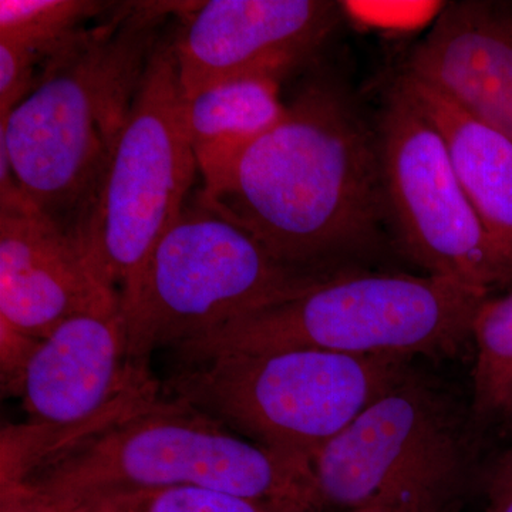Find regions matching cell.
Returning a JSON list of instances; mask_svg holds the SVG:
<instances>
[{"mask_svg": "<svg viewBox=\"0 0 512 512\" xmlns=\"http://www.w3.org/2000/svg\"><path fill=\"white\" fill-rule=\"evenodd\" d=\"M111 6L92 0H0V39L25 47L46 63L76 42L87 20Z\"/></svg>", "mask_w": 512, "mask_h": 512, "instance_id": "obj_17", "label": "cell"}, {"mask_svg": "<svg viewBox=\"0 0 512 512\" xmlns=\"http://www.w3.org/2000/svg\"><path fill=\"white\" fill-rule=\"evenodd\" d=\"M485 512H512V464L495 481L490 504Z\"/></svg>", "mask_w": 512, "mask_h": 512, "instance_id": "obj_22", "label": "cell"}, {"mask_svg": "<svg viewBox=\"0 0 512 512\" xmlns=\"http://www.w3.org/2000/svg\"><path fill=\"white\" fill-rule=\"evenodd\" d=\"M404 72L512 140V3L443 6Z\"/></svg>", "mask_w": 512, "mask_h": 512, "instance_id": "obj_13", "label": "cell"}, {"mask_svg": "<svg viewBox=\"0 0 512 512\" xmlns=\"http://www.w3.org/2000/svg\"><path fill=\"white\" fill-rule=\"evenodd\" d=\"M28 421L2 431L0 485L22 484L83 441L158 402L131 362L121 306L66 320L42 339L22 396Z\"/></svg>", "mask_w": 512, "mask_h": 512, "instance_id": "obj_9", "label": "cell"}, {"mask_svg": "<svg viewBox=\"0 0 512 512\" xmlns=\"http://www.w3.org/2000/svg\"><path fill=\"white\" fill-rule=\"evenodd\" d=\"M198 171L173 40L154 47L82 239L94 275L121 298L185 208Z\"/></svg>", "mask_w": 512, "mask_h": 512, "instance_id": "obj_8", "label": "cell"}, {"mask_svg": "<svg viewBox=\"0 0 512 512\" xmlns=\"http://www.w3.org/2000/svg\"><path fill=\"white\" fill-rule=\"evenodd\" d=\"M181 3L117 6L45 63L36 86L6 119L0 143L20 188L74 241L92 220L158 23Z\"/></svg>", "mask_w": 512, "mask_h": 512, "instance_id": "obj_2", "label": "cell"}, {"mask_svg": "<svg viewBox=\"0 0 512 512\" xmlns=\"http://www.w3.org/2000/svg\"><path fill=\"white\" fill-rule=\"evenodd\" d=\"M276 261L305 274L366 271L384 247L375 126L345 86L313 80L284 119L200 192Z\"/></svg>", "mask_w": 512, "mask_h": 512, "instance_id": "obj_1", "label": "cell"}, {"mask_svg": "<svg viewBox=\"0 0 512 512\" xmlns=\"http://www.w3.org/2000/svg\"><path fill=\"white\" fill-rule=\"evenodd\" d=\"M396 82L437 127L461 187L488 234L512 258V140L403 72Z\"/></svg>", "mask_w": 512, "mask_h": 512, "instance_id": "obj_14", "label": "cell"}, {"mask_svg": "<svg viewBox=\"0 0 512 512\" xmlns=\"http://www.w3.org/2000/svg\"><path fill=\"white\" fill-rule=\"evenodd\" d=\"M70 512H90V507L89 505H84V507L76 508V510Z\"/></svg>", "mask_w": 512, "mask_h": 512, "instance_id": "obj_25", "label": "cell"}, {"mask_svg": "<svg viewBox=\"0 0 512 512\" xmlns=\"http://www.w3.org/2000/svg\"><path fill=\"white\" fill-rule=\"evenodd\" d=\"M461 511H463V500L457 501V503L450 505V507H448L447 510L444 512H461Z\"/></svg>", "mask_w": 512, "mask_h": 512, "instance_id": "obj_24", "label": "cell"}, {"mask_svg": "<svg viewBox=\"0 0 512 512\" xmlns=\"http://www.w3.org/2000/svg\"><path fill=\"white\" fill-rule=\"evenodd\" d=\"M375 130L387 227L402 254L483 295L512 285L511 256L478 218L439 130L396 80Z\"/></svg>", "mask_w": 512, "mask_h": 512, "instance_id": "obj_10", "label": "cell"}, {"mask_svg": "<svg viewBox=\"0 0 512 512\" xmlns=\"http://www.w3.org/2000/svg\"><path fill=\"white\" fill-rule=\"evenodd\" d=\"M90 512H281L271 505L192 485L130 488L100 495Z\"/></svg>", "mask_w": 512, "mask_h": 512, "instance_id": "obj_18", "label": "cell"}, {"mask_svg": "<svg viewBox=\"0 0 512 512\" xmlns=\"http://www.w3.org/2000/svg\"><path fill=\"white\" fill-rule=\"evenodd\" d=\"M77 508L130 488H210L281 512H326L312 464L235 436L224 423L181 402H156L121 420L28 481Z\"/></svg>", "mask_w": 512, "mask_h": 512, "instance_id": "obj_3", "label": "cell"}, {"mask_svg": "<svg viewBox=\"0 0 512 512\" xmlns=\"http://www.w3.org/2000/svg\"><path fill=\"white\" fill-rule=\"evenodd\" d=\"M410 367L396 356L316 349L229 353L185 365L175 399L293 460L312 464Z\"/></svg>", "mask_w": 512, "mask_h": 512, "instance_id": "obj_5", "label": "cell"}, {"mask_svg": "<svg viewBox=\"0 0 512 512\" xmlns=\"http://www.w3.org/2000/svg\"><path fill=\"white\" fill-rule=\"evenodd\" d=\"M281 82L251 76L184 100V119L204 185L222 177L245 150L286 114Z\"/></svg>", "mask_w": 512, "mask_h": 512, "instance_id": "obj_15", "label": "cell"}, {"mask_svg": "<svg viewBox=\"0 0 512 512\" xmlns=\"http://www.w3.org/2000/svg\"><path fill=\"white\" fill-rule=\"evenodd\" d=\"M487 295L429 275L345 272L177 348L184 365L229 353L316 349L350 356H448L471 338Z\"/></svg>", "mask_w": 512, "mask_h": 512, "instance_id": "obj_4", "label": "cell"}, {"mask_svg": "<svg viewBox=\"0 0 512 512\" xmlns=\"http://www.w3.org/2000/svg\"><path fill=\"white\" fill-rule=\"evenodd\" d=\"M119 306L79 242L37 211L15 175L0 178V319L45 339L74 316Z\"/></svg>", "mask_w": 512, "mask_h": 512, "instance_id": "obj_12", "label": "cell"}, {"mask_svg": "<svg viewBox=\"0 0 512 512\" xmlns=\"http://www.w3.org/2000/svg\"><path fill=\"white\" fill-rule=\"evenodd\" d=\"M37 63L25 47L0 39V119H6L36 86Z\"/></svg>", "mask_w": 512, "mask_h": 512, "instance_id": "obj_19", "label": "cell"}, {"mask_svg": "<svg viewBox=\"0 0 512 512\" xmlns=\"http://www.w3.org/2000/svg\"><path fill=\"white\" fill-rule=\"evenodd\" d=\"M328 279L276 261L245 229L200 200L185 205L121 298L131 362L148 369L154 350L180 348Z\"/></svg>", "mask_w": 512, "mask_h": 512, "instance_id": "obj_6", "label": "cell"}, {"mask_svg": "<svg viewBox=\"0 0 512 512\" xmlns=\"http://www.w3.org/2000/svg\"><path fill=\"white\" fill-rule=\"evenodd\" d=\"M76 508L57 503L32 484L0 485V512H70Z\"/></svg>", "mask_w": 512, "mask_h": 512, "instance_id": "obj_21", "label": "cell"}, {"mask_svg": "<svg viewBox=\"0 0 512 512\" xmlns=\"http://www.w3.org/2000/svg\"><path fill=\"white\" fill-rule=\"evenodd\" d=\"M350 512H404L400 508L392 507V505L386 504H370L365 507L356 508Z\"/></svg>", "mask_w": 512, "mask_h": 512, "instance_id": "obj_23", "label": "cell"}, {"mask_svg": "<svg viewBox=\"0 0 512 512\" xmlns=\"http://www.w3.org/2000/svg\"><path fill=\"white\" fill-rule=\"evenodd\" d=\"M342 12V3L325 0H211L187 8L173 40L183 99L241 77L284 79L318 52Z\"/></svg>", "mask_w": 512, "mask_h": 512, "instance_id": "obj_11", "label": "cell"}, {"mask_svg": "<svg viewBox=\"0 0 512 512\" xmlns=\"http://www.w3.org/2000/svg\"><path fill=\"white\" fill-rule=\"evenodd\" d=\"M476 342L471 423L512 417V289L481 303L471 326Z\"/></svg>", "mask_w": 512, "mask_h": 512, "instance_id": "obj_16", "label": "cell"}, {"mask_svg": "<svg viewBox=\"0 0 512 512\" xmlns=\"http://www.w3.org/2000/svg\"><path fill=\"white\" fill-rule=\"evenodd\" d=\"M473 430L450 390L409 367L313 460L323 500L444 512L463 500Z\"/></svg>", "mask_w": 512, "mask_h": 512, "instance_id": "obj_7", "label": "cell"}, {"mask_svg": "<svg viewBox=\"0 0 512 512\" xmlns=\"http://www.w3.org/2000/svg\"><path fill=\"white\" fill-rule=\"evenodd\" d=\"M40 342L42 339L33 338L5 319H0V375L3 393L22 396L30 360Z\"/></svg>", "mask_w": 512, "mask_h": 512, "instance_id": "obj_20", "label": "cell"}]
</instances>
